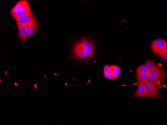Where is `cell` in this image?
Returning a JSON list of instances; mask_svg holds the SVG:
<instances>
[{
	"label": "cell",
	"mask_w": 167,
	"mask_h": 125,
	"mask_svg": "<svg viewBox=\"0 0 167 125\" xmlns=\"http://www.w3.org/2000/svg\"><path fill=\"white\" fill-rule=\"evenodd\" d=\"M136 72L137 74H147L150 75V72L146 69L143 64H142L136 68Z\"/></svg>",
	"instance_id": "9a60e30c"
},
{
	"label": "cell",
	"mask_w": 167,
	"mask_h": 125,
	"mask_svg": "<svg viewBox=\"0 0 167 125\" xmlns=\"http://www.w3.org/2000/svg\"><path fill=\"white\" fill-rule=\"evenodd\" d=\"M165 77L159 76H150V81L158 86L162 82Z\"/></svg>",
	"instance_id": "30bf717a"
},
{
	"label": "cell",
	"mask_w": 167,
	"mask_h": 125,
	"mask_svg": "<svg viewBox=\"0 0 167 125\" xmlns=\"http://www.w3.org/2000/svg\"><path fill=\"white\" fill-rule=\"evenodd\" d=\"M158 56L162 58L163 61L164 62H167V53H166L162 54H160Z\"/></svg>",
	"instance_id": "2e32d148"
},
{
	"label": "cell",
	"mask_w": 167,
	"mask_h": 125,
	"mask_svg": "<svg viewBox=\"0 0 167 125\" xmlns=\"http://www.w3.org/2000/svg\"><path fill=\"white\" fill-rule=\"evenodd\" d=\"M30 7L28 1L26 0H22L18 1L12 9L10 12L11 15L18 10L24 8Z\"/></svg>",
	"instance_id": "5b68a950"
},
{
	"label": "cell",
	"mask_w": 167,
	"mask_h": 125,
	"mask_svg": "<svg viewBox=\"0 0 167 125\" xmlns=\"http://www.w3.org/2000/svg\"><path fill=\"white\" fill-rule=\"evenodd\" d=\"M104 75L105 77L106 78L110 79H114L112 75L110 73L107 74H104Z\"/></svg>",
	"instance_id": "ac0fdd59"
},
{
	"label": "cell",
	"mask_w": 167,
	"mask_h": 125,
	"mask_svg": "<svg viewBox=\"0 0 167 125\" xmlns=\"http://www.w3.org/2000/svg\"><path fill=\"white\" fill-rule=\"evenodd\" d=\"M150 46L152 52L156 56L167 53V41L164 39H155L152 41Z\"/></svg>",
	"instance_id": "7a4b0ae2"
},
{
	"label": "cell",
	"mask_w": 167,
	"mask_h": 125,
	"mask_svg": "<svg viewBox=\"0 0 167 125\" xmlns=\"http://www.w3.org/2000/svg\"><path fill=\"white\" fill-rule=\"evenodd\" d=\"M31 10L30 7L22 8L16 11L11 15L14 19L18 18L23 15L28 11Z\"/></svg>",
	"instance_id": "8fae6325"
},
{
	"label": "cell",
	"mask_w": 167,
	"mask_h": 125,
	"mask_svg": "<svg viewBox=\"0 0 167 125\" xmlns=\"http://www.w3.org/2000/svg\"><path fill=\"white\" fill-rule=\"evenodd\" d=\"M15 84V85H16V86H17V84H16V83H15V84Z\"/></svg>",
	"instance_id": "ffe728a7"
},
{
	"label": "cell",
	"mask_w": 167,
	"mask_h": 125,
	"mask_svg": "<svg viewBox=\"0 0 167 125\" xmlns=\"http://www.w3.org/2000/svg\"><path fill=\"white\" fill-rule=\"evenodd\" d=\"M143 64L144 67L150 72L156 65L154 61L151 60H147Z\"/></svg>",
	"instance_id": "5bb4252c"
},
{
	"label": "cell",
	"mask_w": 167,
	"mask_h": 125,
	"mask_svg": "<svg viewBox=\"0 0 167 125\" xmlns=\"http://www.w3.org/2000/svg\"><path fill=\"white\" fill-rule=\"evenodd\" d=\"M34 87H35V88H37V87H36V85L35 84H34Z\"/></svg>",
	"instance_id": "d6986e66"
},
{
	"label": "cell",
	"mask_w": 167,
	"mask_h": 125,
	"mask_svg": "<svg viewBox=\"0 0 167 125\" xmlns=\"http://www.w3.org/2000/svg\"><path fill=\"white\" fill-rule=\"evenodd\" d=\"M38 25L36 21L33 23L28 27L27 32V39L33 35L38 31Z\"/></svg>",
	"instance_id": "ba28073f"
},
{
	"label": "cell",
	"mask_w": 167,
	"mask_h": 125,
	"mask_svg": "<svg viewBox=\"0 0 167 125\" xmlns=\"http://www.w3.org/2000/svg\"><path fill=\"white\" fill-rule=\"evenodd\" d=\"M94 48L93 43L87 39L83 38L75 43L73 53L75 57L78 58H90L93 55Z\"/></svg>",
	"instance_id": "6da1fadb"
},
{
	"label": "cell",
	"mask_w": 167,
	"mask_h": 125,
	"mask_svg": "<svg viewBox=\"0 0 167 125\" xmlns=\"http://www.w3.org/2000/svg\"><path fill=\"white\" fill-rule=\"evenodd\" d=\"M136 78L138 83L144 84L149 80L150 75L147 74H137Z\"/></svg>",
	"instance_id": "7c38bea8"
},
{
	"label": "cell",
	"mask_w": 167,
	"mask_h": 125,
	"mask_svg": "<svg viewBox=\"0 0 167 125\" xmlns=\"http://www.w3.org/2000/svg\"><path fill=\"white\" fill-rule=\"evenodd\" d=\"M165 72L162 67L156 65L150 71V76H165Z\"/></svg>",
	"instance_id": "52a82bcc"
},
{
	"label": "cell",
	"mask_w": 167,
	"mask_h": 125,
	"mask_svg": "<svg viewBox=\"0 0 167 125\" xmlns=\"http://www.w3.org/2000/svg\"><path fill=\"white\" fill-rule=\"evenodd\" d=\"M110 67V69L109 73L112 75L114 79H117L120 73V67L116 65H111Z\"/></svg>",
	"instance_id": "9c48e42d"
},
{
	"label": "cell",
	"mask_w": 167,
	"mask_h": 125,
	"mask_svg": "<svg viewBox=\"0 0 167 125\" xmlns=\"http://www.w3.org/2000/svg\"><path fill=\"white\" fill-rule=\"evenodd\" d=\"M14 19L16 24L27 27L36 21L35 15L31 10L21 17Z\"/></svg>",
	"instance_id": "277c9868"
},
{
	"label": "cell",
	"mask_w": 167,
	"mask_h": 125,
	"mask_svg": "<svg viewBox=\"0 0 167 125\" xmlns=\"http://www.w3.org/2000/svg\"><path fill=\"white\" fill-rule=\"evenodd\" d=\"M138 86L137 90L135 93L132 96L133 98L142 97L144 92V84L138 83Z\"/></svg>",
	"instance_id": "4fadbf2b"
},
{
	"label": "cell",
	"mask_w": 167,
	"mask_h": 125,
	"mask_svg": "<svg viewBox=\"0 0 167 125\" xmlns=\"http://www.w3.org/2000/svg\"><path fill=\"white\" fill-rule=\"evenodd\" d=\"M110 67L108 65H106L104 66V74H107L109 73L110 70Z\"/></svg>",
	"instance_id": "e0dca14e"
},
{
	"label": "cell",
	"mask_w": 167,
	"mask_h": 125,
	"mask_svg": "<svg viewBox=\"0 0 167 125\" xmlns=\"http://www.w3.org/2000/svg\"><path fill=\"white\" fill-rule=\"evenodd\" d=\"M18 29V35L20 40L21 41H24L27 39L28 27L16 24Z\"/></svg>",
	"instance_id": "8992f818"
},
{
	"label": "cell",
	"mask_w": 167,
	"mask_h": 125,
	"mask_svg": "<svg viewBox=\"0 0 167 125\" xmlns=\"http://www.w3.org/2000/svg\"><path fill=\"white\" fill-rule=\"evenodd\" d=\"M144 92L142 97L162 98L159 93L158 86L150 81L144 84Z\"/></svg>",
	"instance_id": "3957f363"
}]
</instances>
